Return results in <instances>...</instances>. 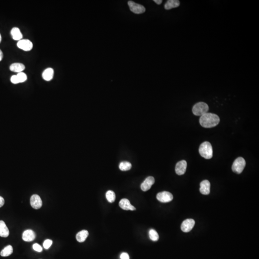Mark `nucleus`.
Instances as JSON below:
<instances>
[{
  "instance_id": "f257e3e1",
  "label": "nucleus",
  "mask_w": 259,
  "mask_h": 259,
  "mask_svg": "<svg viewBox=\"0 0 259 259\" xmlns=\"http://www.w3.org/2000/svg\"><path fill=\"white\" fill-rule=\"evenodd\" d=\"M200 123L201 126L204 128H212L219 124L220 119L215 114L206 113L203 115L200 118Z\"/></svg>"
},
{
  "instance_id": "f03ea898",
  "label": "nucleus",
  "mask_w": 259,
  "mask_h": 259,
  "mask_svg": "<svg viewBox=\"0 0 259 259\" xmlns=\"http://www.w3.org/2000/svg\"><path fill=\"white\" fill-rule=\"evenodd\" d=\"M199 151L201 156L205 159H211L213 157L212 146L208 141H204L201 144Z\"/></svg>"
},
{
  "instance_id": "7ed1b4c3",
  "label": "nucleus",
  "mask_w": 259,
  "mask_h": 259,
  "mask_svg": "<svg viewBox=\"0 0 259 259\" xmlns=\"http://www.w3.org/2000/svg\"><path fill=\"white\" fill-rule=\"evenodd\" d=\"M192 110L194 115L201 117L207 113L209 110V106L205 102H198L195 104Z\"/></svg>"
},
{
  "instance_id": "20e7f679",
  "label": "nucleus",
  "mask_w": 259,
  "mask_h": 259,
  "mask_svg": "<svg viewBox=\"0 0 259 259\" xmlns=\"http://www.w3.org/2000/svg\"><path fill=\"white\" fill-rule=\"evenodd\" d=\"M246 165V161L243 157H239L237 158L232 166V170L237 174H240L243 170Z\"/></svg>"
},
{
  "instance_id": "39448f33",
  "label": "nucleus",
  "mask_w": 259,
  "mask_h": 259,
  "mask_svg": "<svg viewBox=\"0 0 259 259\" xmlns=\"http://www.w3.org/2000/svg\"><path fill=\"white\" fill-rule=\"evenodd\" d=\"M128 4L131 11L134 14H143L146 12V8L143 5L136 3L132 1H128Z\"/></svg>"
},
{
  "instance_id": "423d86ee",
  "label": "nucleus",
  "mask_w": 259,
  "mask_h": 259,
  "mask_svg": "<svg viewBox=\"0 0 259 259\" xmlns=\"http://www.w3.org/2000/svg\"><path fill=\"white\" fill-rule=\"evenodd\" d=\"M156 198L159 202L166 203L171 202L173 199V196L171 193L164 191L157 194Z\"/></svg>"
},
{
  "instance_id": "0eeeda50",
  "label": "nucleus",
  "mask_w": 259,
  "mask_h": 259,
  "mask_svg": "<svg viewBox=\"0 0 259 259\" xmlns=\"http://www.w3.org/2000/svg\"><path fill=\"white\" fill-rule=\"evenodd\" d=\"M17 46L24 51H30L32 49V42L28 40H21L18 41Z\"/></svg>"
},
{
  "instance_id": "6e6552de",
  "label": "nucleus",
  "mask_w": 259,
  "mask_h": 259,
  "mask_svg": "<svg viewBox=\"0 0 259 259\" xmlns=\"http://www.w3.org/2000/svg\"><path fill=\"white\" fill-rule=\"evenodd\" d=\"M195 225V221L193 219H187L182 222L181 229L184 232H189L193 229Z\"/></svg>"
},
{
  "instance_id": "1a4fd4ad",
  "label": "nucleus",
  "mask_w": 259,
  "mask_h": 259,
  "mask_svg": "<svg viewBox=\"0 0 259 259\" xmlns=\"http://www.w3.org/2000/svg\"><path fill=\"white\" fill-rule=\"evenodd\" d=\"M30 204L34 209H39L42 205V201L40 196L37 194H34L30 198Z\"/></svg>"
},
{
  "instance_id": "9d476101",
  "label": "nucleus",
  "mask_w": 259,
  "mask_h": 259,
  "mask_svg": "<svg viewBox=\"0 0 259 259\" xmlns=\"http://www.w3.org/2000/svg\"><path fill=\"white\" fill-rule=\"evenodd\" d=\"M155 183V179L154 177L149 176L146 178L144 182L141 185V188L144 192H146L150 189L152 186Z\"/></svg>"
},
{
  "instance_id": "9b49d317",
  "label": "nucleus",
  "mask_w": 259,
  "mask_h": 259,
  "mask_svg": "<svg viewBox=\"0 0 259 259\" xmlns=\"http://www.w3.org/2000/svg\"><path fill=\"white\" fill-rule=\"evenodd\" d=\"M187 163L185 160H181L177 163L175 167V171L178 175H182L185 173Z\"/></svg>"
},
{
  "instance_id": "f8f14e48",
  "label": "nucleus",
  "mask_w": 259,
  "mask_h": 259,
  "mask_svg": "<svg viewBox=\"0 0 259 259\" xmlns=\"http://www.w3.org/2000/svg\"><path fill=\"white\" fill-rule=\"evenodd\" d=\"M35 233L31 229H27L23 232L22 238L23 240L26 242H31L35 239Z\"/></svg>"
},
{
  "instance_id": "ddd939ff",
  "label": "nucleus",
  "mask_w": 259,
  "mask_h": 259,
  "mask_svg": "<svg viewBox=\"0 0 259 259\" xmlns=\"http://www.w3.org/2000/svg\"><path fill=\"white\" fill-rule=\"evenodd\" d=\"M200 191L204 195H208L210 193V183L208 180H204L200 183Z\"/></svg>"
},
{
  "instance_id": "4468645a",
  "label": "nucleus",
  "mask_w": 259,
  "mask_h": 259,
  "mask_svg": "<svg viewBox=\"0 0 259 259\" xmlns=\"http://www.w3.org/2000/svg\"><path fill=\"white\" fill-rule=\"evenodd\" d=\"M119 206L124 210L134 211L136 208L131 204L130 202L127 199H122L119 203Z\"/></svg>"
},
{
  "instance_id": "2eb2a0df",
  "label": "nucleus",
  "mask_w": 259,
  "mask_h": 259,
  "mask_svg": "<svg viewBox=\"0 0 259 259\" xmlns=\"http://www.w3.org/2000/svg\"><path fill=\"white\" fill-rule=\"evenodd\" d=\"M180 5V2L179 0H169L167 1L164 5L165 10H170L171 9L178 7Z\"/></svg>"
},
{
  "instance_id": "dca6fc26",
  "label": "nucleus",
  "mask_w": 259,
  "mask_h": 259,
  "mask_svg": "<svg viewBox=\"0 0 259 259\" xmlns=\"http://www.w3.org/2000/svg\"><path fill=\"white\" fill-rule=\"evenodd\" d=\"M9 235V230L7 225L2 220L0 221V236L7 237Z\"/></svg>"
},
{
  "instance_id": "f3484780",
  "label": "nucleus",
  "mask_w": 259,
  "mask_h": 259,
  "mask_svg": "<svg viewBox=\"0 0 259 259\" xmlns=\"http://www.w3.org/2000/svg\"><path fill=\"white\" fill-rule=\"evenodd\" d=\"M25 66L21 63H14L10 66V70L12 72L19 73L25 69Z\"/></svg>"
},
{
  "instance_id": "a211bd4d",
  "label": "nucleus",
  "mask_w": 259,
  "mask_h": 259,
  "mask_svg": "<svg viewBox=\"0 0 259 259\" xmlns=\"http://www.w3.org/2000/svg\"><path fill=\"white\" fill-rule=\"evenodd\" d=\"M12 38L15 41H20L23 38V35L20 31V29L17 27H14L11 31Z\"/></svg>"
},
{
  "instance_id": "6ab92c4d",
  "label": "nucleus",
  "mask_w": 259,
  "mask_h": 259,
  "mask_svg": "<svg viewBox=\"0 0 259 259\" xmlns=\"http://www.w3.org/2000/svg\"><path fill=\"white\" fill-rule=\"evenodd\" d=\"M53 75H54V70L51 68H48L43 72L42 74L43 78L47 81H49L52 79Z\"/></svg>"
},
{
  "instance_id": "aec40b11",
  "label": "nucleus",
  "mask_w": 259,
  "mask_h": 259,
  "mask_svg": "<svg viewBox=\"0 0 259 259\" xmlns=\"http://www.w3.org/2000/svg\"><path fill=\"white\" fill-rule=\"evenodd\" d=\"M89 233L87 230H83L77 233L76 236V240L79 242H83L89 236Z\"/></svg>"
},
{
  "instance_id": "412c9836",
  "label": "nucleus",
  "mask_w": 259,
  "mask_h": 259,
  "mask_svg": "<svg viewBox=\"0 0 259 259\" xmlns=\"http://www.w3.org/2000/svg\"><path fill=\"white\" fill-rule=\"evenodd\" d=\"M13 252V247L11 245H8L1 251L0 254L2 257H7L12 254Z\"/></svg>"
},
{
  "instance_id": "4be33fe9",
  "label": "nucleus",
  "mask_w": 259,
  "mask_h": 259,
  "mask_svg": "<svg viewBox=\"0 0 259 259\" xmlns=\"http://www.w3.org/2000/svg\"><path fill=\"white\" fill-rule=\"evenodd\" d=\"M106 197L109 203H113L115 200V194L113 190H108L106 194Z\"/></svg>"
},
{
  "instance_id": "5701e85b",
  "label": "nucleus",
  "mask_w": 259,
  "mask_h": 259,
  "mask_svg": "<svg viewBox=\"0 0 259 259\" xmlns=\"http://www.w3.org/2000/svg\"><path fill=\"white\" fill-rule=\"evenodd\" d=\"M131 168L132 164L129 162H122L119 165V168L122 171L129 170Z\"/></svg>"
},
{
  "instance_id": "b1692460",
  "label": "nucleus",
  "mask_w": 259,
  "mask_h": 259,
  "mask_svg": "<svg viewBox=\"0 0 259 259\" xmlns=\"http://www.w3.org/2000/svg\"><path fill=\"white\" fill-rule=\"evenodd\" d=\"M149 236L150 239L154 242H156L159 239L158 233L154 229H150L149 231Z\"/></svg>"
},
{
  "instance_id": "393cba45",
  "label": "nucleus",
  "mask_w": 259,
  "mask_h": 259,
  "mask_svg": "<svg viewBox=\"0 0 259 259\" xmlns=\"http://www.w3.org/2000/svg\"><path fill=\"white\" fill-rule=\"evenodd\" d=\"M17 75V76L19 83H23L24 82H25L26 79H27V76H26V74H25L23 72L18 73Z\"/></svg>"
},
{
  "instance_id": "a878e982",
  "label": "nucleus",
  "mask_w": 259,
  "mask_h": 259,
  "mask_svg": "<svg viewBox=\"0 0 259 259\" xmlns=\"http://www.w3.org/2000/svg\"><path fill=\"white\" fill-rule=\"evenodd\" d=\"M52 243H53V242L51 239H47L44 241L43 245L44 248L47 250V249H49V248H50V246L52 245Z\"/></svg>"
},
{
  "instance_id": "bb28decb",
  "label": "nucleus",
  "mask_w": 259,
  "mask_h": 259,
  "mask_svg": "<svg viewBox=\"0 0 259 259\" xmlns=\"http://www.w3.org/2000/svg\"><path fill=\"white\" fill-rule=\"evenodd\" d=\"M33 249L34 251L39 252H41L43 250L42 247L38 243L34 244L33 245Z\"/></svg>"
},
{
  "instance_id": "cd10ccee",
  "label": "nucleus",
  "mask_w": 259,
  "mask_h": 259,
  "mask_svg": "<svg viewBox=\"0 0 259 259\" xmlns=\"http://www.w3.org/2000/svg\"><path fill=\"white\" fill-rule=\"evenodd\" d=\"M11 81L13 84H17L19 83V81L18 79L17 76V75H13L11 78Z\"/></svg>"
},
{
  "instance_id": "c85d7f7f",
  "label": "nucleus",
  "mask_w": 259,
  "mask_h": 259,
  "mask_svg": "<svg viewBox=\"0 0 259 259\" xmlns=\"http://www.w3.org/2000/svg\"><path fill=\"white\" fill-rule=\"evenodd\" d=\"M121 259H130L129 254L126 252L122 253L120 255Z\"/></svg>"
},
{
  "instance_id": "c756f323",
  "label": "nucleus",
  "mask_w": 259,
  "mask_h": 259,
  "mask_svg": "<svg viewBox=\"0 0 259 259\" xmlns=\"http://www.w3.org/2000/svg\"><path fill=\"white\" fill-rule=\"evenodd\" d=\"M4 204V200L2 197L0 196V207H2Z\"/></svg>"
},
{
  "instance_id": "7c9ffc66",
  "label": "nucleus",
  "mask_w": 259,
  "mask_h": 259,
  "mask_svg": "<svg viewBox=\"0 0 259 259\" xmlns=\"http://www.w3.org/2000/svg\"><path fill=\"white\" fill-rule=\"evenodd\" d=\"M154 2H156V4H158V5H160V4H161L162 3V0H154Z\"/></svg>"
},
{
  "instance_id": "2f4dec72",
  "label": "nucleus",
  "mask_w": 259,
  "mask_h": 259,
  "mask_svg": "<svg viewBox=\"0 0 259 259\" xmlns=\"http://www.w3.org/2000/svg\"><path fill=\"white\" fill-rule=\"evenodd\" d=\"M2 58H3V53H2V51L0 50V61L2 60Z\"/></svg>"
},
{
  "instance_id": "473e14b6",
  "label": "nucleus",
  "mask_w": 259,
  "mask_h": 259,
  "mask_svg": "<svg viewBox=\"0 0 259 259\" xmlns=\"http://www.w3.org/2000/svg\"><path fill=\"white\" fill-rule=\"evenodd\" d=\"M1 41H2L1 35V34H0V43L1 42Z\"/></svg>"
}]
</instances>
